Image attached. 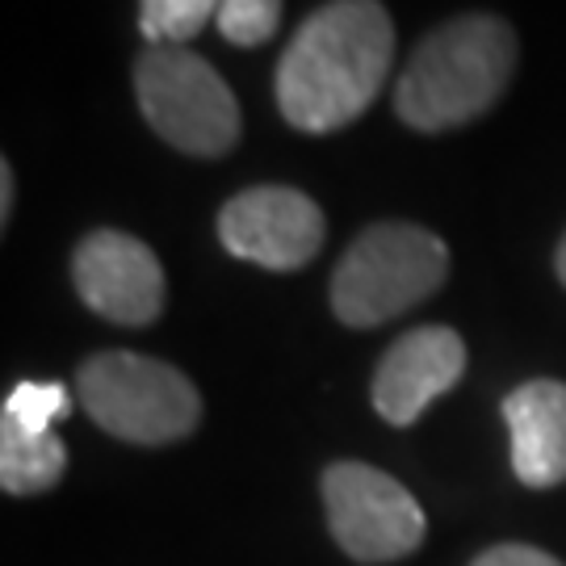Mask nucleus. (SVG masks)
<instances>
[{
    "mask_svg": "<svg viewBox=\"0 0 566 566\" xmlns=\"http://www.w3.org/2000/svg\"><path fill=\"white\" fill-rule=\"evenodd\" d=\"M67 411H72V395L60 382H18L4 395V420L30 432H51V424Z\"/></svg>",
    "mask_w": 566,
    "mask_h": 566,
    "instance_id": "13",
    "label": "nucleus"
},
{
    "mask_svg": "<svg viewBox=\"0 0 566 566\" xmlns=\"http://www.w3.org/2000/svg\"><path fill=\"white\" fill-rule=\"evenodd\" d=\"M219 240L231 256L273 273L303 269L324 248V210L290 185L243 189L219 214Z\"/></svg>",
    "mask_w": 566,
    "mask_h": 566,
    "instance_id": "7",
    "label": "nucleus"
},
{
    "mask_svg": "<svg viewBox=\"0 0 566 566\" xmlns=\"http://www.w3.org/2000/svg\"><path fill=\"white\" fill-rule=\"evenodd\" d=\"M395 25L378 0H327L298 25L277 63V105L306 135L340 130L382 93Z\"/></svg>",
    "mask_w": 566,
    "mask_h": 566,
    "instance_id": "1",
    "label": "nucleus"
},
{
    "mask_svg": "<svg viewBox=\"0 0 566 566\" xmlns=\"http://www.w3.org/2000/svg\"><path fill=\"white\" fill-rule=\"evenodd\" d=\"M512 470L533 491L566 483V386L554 378L516 386L504 399Z\"/></svg>",
    "mask_w": 566,
    "mask_h": 566,
    "instance_id": "10",
    "label": "nucleus"
},
{
    "mask_svg": "<svg viewBox=\"0 0 566 566\" xmlns=\"http://www.w3.org/2000/svg\"><path fill=\"white\" fill-rule=\"evenodd\" d=\"M72 277L88 311L122 327H143L164 311V269L156 252L126 231H93L76 243Z\"/></svg>",
    "mask_w": 566,
    "mask_h": 566,
    "instance_id": "8",
    "label": "nucleus"
},
{
    "mask_svg": "<svg viewBox=\"0 0 566 566\" xmlns=\"http://www.w3.org/2000/svg\"><path fill=\"white\" fill-rule=\"evenodd\" d=\"M223 0H139V30L151 46H181L202 34L206 21L219 18Z\"/></svg>",
    "mask_w": 566,
    "mask_h": 566,
    "instance_id": "12",
    "label": "nucleus"
},
{
    "mask_svg": "<svg viewBox=\"0 0 566 566\" xmlns=\"http://www.w3.org/2000/svg\"><path fill=\"white\" fill-rule=\"evenodd\" d=\"M449 273V248L416 223H374L332 273V311L348 327H378L424 303Z\"/></svg>",
    "mask_w": 566,
    "mask_h": 566,
    "instance_id": "3",
    "label": "nucleus"
},
{
    "mask_svg": "<svg viewBox=\"0 0 566 566\" xmlns=\"http://www.w3.org/2000/svg\"><path fill=\"white\" fill-rule=\"evenodd\" d=\"M282 21V0H223L219 9V30L235 46H261L277 34Z\"/></svg>",
    "mask_w": 566,
    "mask_h": 566,
    "instance_id": "14",
    "label": "nucleus"
},
{
    "mask_svg": "<svg viewBox=\"0 0 566 566\" xmlns=\"http://www.w3.org/2000/svg\"><path fill=\"white\" fill-rule=\"evenodd\" d=\"M470 566H566V563H558V558L546 554V549L507 542V546H495V549H486V554H479Z\"/></svg>",
    "mask_w": 566,
    "mask_h": 566,
    "instance_id": "15",
    "label": "nucleus"
},
{
    "mask_svg": "<svg viewBox=\"0 0 566 566\" xmlns=\"http://www.w3.org/2000/svg\"><path fill=\"white\" fill-rule=\"evenodd\" d=\"M67 449L55 432H30V428L0 420V486L4 495H39L63 479Z\"/></svg>",
    "mask_w": 566,
    "mask_h": 566,
    "instance_id": "11",
    "label": "nucleus"
},
{
    "mask_svg": "<svg viewBox=\"0 0 566 566\" xmlns=\"http://www.w3.org/2000/svg\"><path fill=\"white\" fill-rule=\"evenodd\" d=\"M516 67V34L507 21L465 13L437 25L407 63L395 109L411 130H453L500 102Z\"/></svg>",
    "mask_w": 566,
    "mask_h": 566,
    "instance_id": "2",
    "label": "nucleus"
},
{
    "mask_svg": "<svg viewBox=\"0 0 566 566\" xmlns=\"http://www.w3.org/2000/svg\"><path fill=\"white\" fill-rule=\"evenodd\" d=\"M465 369V344L453 327H416L386 348L374 374V411L386 424L407 428L424 416Z\"/></svg>",
    "mask_w": 566,
    "mask_h": 566,
    "instance_id": "9",
    "label": "nucleus"
},
{
    "mask_svg": "<svg viewBox=\"0 0 566 566\" xmlns=\"http://www.w3.org/2000/svg\"><path fill=\"white\" fill-rule=\"evenodd\" d=\"M554 264H558V277H563V285H566V235H563V243H558V256H554Z\"/></svg>",
    "mask_w": 566,
    "mask_h": 566,
    "instance_id": "17",
    "label": "nucleus"
},
{
    "mask_svg": "<svg viewBox=\"0 0 566 566\" xmlns=\"http://www.w3.org/2000/svg\"><path fill=\"white\" fill-rule=\"evenodd\" d=\"M13 219V168L0 164V223Z\"/></svg>",
    "mask_w": 566,
    "mask_h": 566,
    "instance_id": "16",
    "label": "nucleus"
},
{
    "mask_svg": "<svg viewBox=\"0 0 566 566\" xmlns=\"http://www.w3.org/2000/svg\"><path fill=\"white\" fill-rule=\"evenodd\" d=\"M143 118L185 156H223L240 139V102L227 81L185 46H151L135 67Z\"/></svg>",
    "mask_w": 566,
    "mask_h": 566,
    "instance_id": "5",
    "label": "nucleus"
},
{
    "mask_svg": "<svg viewBox=\"0 0 566 566\" xmlns=\"http://www.w3.org/2000/svg\"><path fill=\"white\" fill-rule=\"evenodd\" d=\"M76 395L97 424L130 446H172L202 420L198 386L139 353H97L76 374Z\"/></svg>",
    "mask_w": 566,
    "mask_h": 566,
    "instance_id": "4",
    "label": "nucleus"
},
{
    "mask_svg": "<svg viewBox=\"0 0 566 566\" xmlns=\"http://www.w3.org/2000/svg\"><path fill=\"white\" fill-rule=\"evenodd\" d=\"M324 507L332 537L357 563H395L420 549L424 507L399 479L365 462H336L324 474Z\"/></svg>",
    "mask_w": 566,
    "mask_h": 566,
    "instance_id": "6",
    "label": "nucleus"
}]
</instances>
